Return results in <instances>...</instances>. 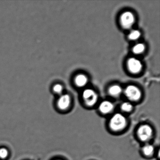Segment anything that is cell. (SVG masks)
<instances>
[{
  "label": "cell",
  "mask_w": 160,
  "mask_h": 160,
  "mask_svg": "<svg viewBox=\"0 0 160 160\" xmlns=\"http://www.w3.org/2000/svg\"><path fill=\"white\" fill-rule=\"evenodd\" d=\"M127 125V119L121 113H116L109 121V127L112 131L118 132L123 130Z\"/></svg>",
  "instance_id": "1"
},
{
  "label": "cell",
  "mask_w": 160,
  "mask_h": 160,
  "mask_svg": "<svg viewBox=\"0 0 160 160\" xmlns=\"http://www.w3.org/2000/svg\"><path fill=\"white\" fill-rule=\"evenodd\" d=\"M135 21L134 15L132 12H124L122 14L120 18L121 25L123 28L129 29L131 28L134 25Z\"/></svg>",
  "instance_id": "2"
},
{
  "label": "cell",
  "mask_w": 160,
  "mask_h": 160,
  "mask_svg": "<svg viewBox=\"0 0 160 160\" xmlns=\"http://www.w3.org/2000/svg\"><path fill=\"white\" fill-rule=\"evenodd\" d=\"M152 128L148 124L141 125L138 130L137 134L138 138L144 142L149 140L152 137Z\"/></svg>",
  "instance_id": "3"
},
{
  "label": "cell",
  "mask_w": 160,
  "mask_h": 160,
  "mask_svg": "<svg viewBox=\"0 0 160 160\" xmlns=\"http://www.w3.org/2000/svg\"><path fill=\"white\" fill-rule=\"evenodd\" d=\"M124 94L129 100L133 102L138 101L141 98L140 89L134 85H129L125 88Z\"/></svg>",
  "instance_id": "4"
},
{
  "label": "cell",
  "mask_w": 160,
  "mask_h": 160,
  "mask_svg": "<svg viewBox=\"0 0 160 160\" xmlns=\"http://www.w3.org/2000/svg\"><path fill=\"white\" fill-rule=\"evenodd\" d=\"M82 96L85 103L88 106L94 105L98 101L97 93L92 89H85L83 91Z\"/></svg>",
  "instance_id": "5"
},
{
  "label": "cell",
  "mask_w": 160,
  "mask_h": 160,
  "mask_svg": "<svg viewBox=\"0 0 160 160\" xmlns=\"http://www.w3.org/2000/svg\"><path fill=\"white\" fill-rule=\"evenodd\" d=\"M128 70L133 74H137L142 70V64L139 60L134 58H131L127 61Z\"/></svg>",
  "instance_id": "6"
},
{
  "label": "cell",
  "mask_w": 160,
  "mask_h": 160,
  "mask_svg": "<svg viewBox=\"0 0 160 160\" xmlns=\"http://www.w3.org/2000/svg\"><path fill=\"white\" fill-rule=\"evenodd\" d=\"M71 97L67 94L62 95L58 101V106L61 110H65L70 106Z\"/></svg>",
  "instance_id": "7"
},
{
  "label": "cell",
  "mask_w": 160,
  "mask_h": 160,
  "mask_svg": "<svg viewBox=\"0 0 160 160\" xmlns=\"http://www.w3.org/2000/svg\"><path fill=\"white\" fill-rule=\"evenodd\" d=\"M114 104L110 101H103L99 105V110L103 114H108L114 109Z\"/></svg>",
  "instance_id": "8"
},
{
  "label": "cell",
  "mask_w": 160,
  "mask_h": 160,
  "mask_svg": "<svg viewBox=\"0 0 160 160\" xmlns=\"http://www.w3.org/2000/svg\"><path fill=\"white\" fill-rule=\"evenodd\" d=\"M88 78L86 75L82 74L78 75L75 78V83L77 87L83 88L88 84Z\"/></svg>",
  "instance_id": "9"
},
{
  "label": "cell",
  "mask_w": 160,
  "mask_h": 160,
  "mask_svg": "<svg viewBox=\"0 0 160 160\" xmlns=\"http://www.w3.org/2000/svg\"><path fill=\"white\" fill-rule=\"evenodd\" d=\"M108 93L112 97H118L122 92V89L118 85H113L108 89Z\"/></svg>",
  "instance_id": "10"
},
{
  "label": "cell",
  "mask_w": 160,
  "mask_h": 160,
  "mask_svg": "<svg viewBox=\"0 0 160 160\" xmlns=\"http://www.w3.org/2000/svg\"><path fill=\"white\" fill-rule=\"evenodd\" d=\"M154 147L150 144H147L143 147L142 151L145 155L147 156H151L154 152Z\"/></svg>",
  "instance_id": "11"
},
{
  "label": "cell",
  "mask_w": 160,
  "mask_h": 160,
  "mask_svg": "<svg viewBox=\"0 0 160 160\" xmlns=\"http://www.w3.org/2000/svg\"><path fill=\"white\" fill-rule=\"evenodd\" d=\"M145 50V46L143 44L138 43L133 47L132 51L136 55L142 54Z\"/></svg>",
  "instance_id": "12"
},
{
  "label": "cell",
  "mask_w": 160,
  "mask_h": 160,
  "mask_svg": "<svg viewBox=\"0 0 160 160\" xmlns=\"http://www.w3.org/2000/svg\"><path fill=\"white\" fill-rule=\"evenodd\" d=\"M140 36H141V33L140 32L137 30H134L132 31L129 33L128 38L132 41H136L139 39Z\"/></svg>",
  "instance_id": "13"
},
{
  "label": "cell",
  "mask_w": 160,
  "mask_h": 160,
  "mask_svg": "<svg viewBox=\"0 0 160 160\" xmlns=\"http://www.w3.org/2000/svg\"><path fill=\"white\" fill-rule=\"evenodd\" d=\"M121 108L125 112H129L132 110L133 105L130 102H124L122 104Z\"/></svg>",
  "instance_id": "14"
},
{
  "label": "cell",
  "mask_w": 160,
  "mask_h": 160,
  "mask_svg": "<svg viewBox=\"0 0 160 160\" xmlns=\"http://www.w3.org/2000/svg\"><path fill=\"white\" fill-rule=\"evenodd\" d=\"M9 154L8 150L5 148L0 149V159H3L6 158Z\"/></svg>",
  "instance_id": "15"
},
{
  "label": "cell",
  "mask_w": 160,
  "mask_h": 160,
  "mask_svg": "<svg viewBox=\"0 0 160 160\" xmlns=\"http://www.w3.org/2000/svg\"><path fill=\"white\" fill-rule=\"evenodd\" d=\"M53 91L55 92L56 93H61L63 91V87L60 84H56L53 87Z\"/></svg>",
  "instance_id": "16"
},
{
  "label": "cell",
  "mask_w": 160,
  "mask_h": 160,
  "mask_svg": "<svg viewBox=\"0 0 160 160\" xmlns=\"http://www.w3.org/2000/svg\"></svg>",
  "instance_id": "17"
}]
</instances>
